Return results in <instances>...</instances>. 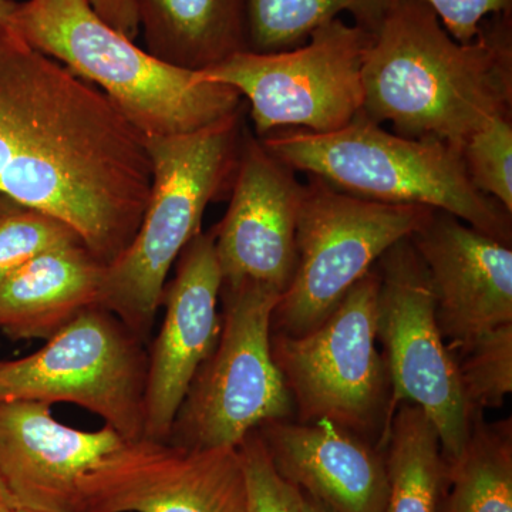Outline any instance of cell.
<instances>
[{"instance_id": "obj_10", "label": "cell", "mask_w": 512, "mask_h": 512, "mask_svg": "<svg viewBox=\"0 0 512 512\" xmlns=\"http://www.w3.org/2000/svg\"><path fill=\"white\" fill-rule=\"evenodd\" d=\"M379 286L375 265L318 328L301 336L271 330L272 356L301 423L326 419L357 434L387 413L389 373L376 346Z\"/></svg>"}, {"instance_id": "obj_33", "label": "cell", "mask_w": 512, "mask_h": 512, "mask_svg": "<svg viewBox=\"0 0 512 512\" xmlns=\"http://www.w3.org/2000/svg\"><path fill=\"white\" fill-rule=\"evenodd\" d=\"M0 512H36V511L26 510V508H22V507H9V508H5V510H2Z\"/></svg>"}, {"instance_id": "obj_19", "label": "cell", "mask_w": 512, "mask_h": 512, "mask_svg": "<svg viewBox=\"0 0 512 512\" xmlns=\"http://www.w3.org/2000/svg\"><path fill=\"white\" fill-rule=\"evenodd\" d=\"M146 50L202 72L249 50L248 0H133Z\"/></svg>"}, {"instance_id": "obj_22", "label": "cell", "mask_w": 512, "mask_h": 512, "mask_svg": "<svg viewBox=\"0 0 512 512\" xmlns=\"http://www.w3.org/2000/svg\"><path fill=\"white\" fill-rule=\"evenodd\" d=\"M392 0H248L249 50L275 53L303 45L320 26L350 13L373 33Z\"/></svg>"}, {"instance_id": "obj_8", "label": "cell", "mask_w": 512, "mask_h": 512, "mask_svg": "<svg viewBox=\"0 0 512 512\" xmlns=\"http://www.w3.org/2000/svg\"><path fill=\"white\" fill-rule=\"evenodd\" d=\"M372 33L336 18L303 45L275 53H238L202 70L249 103L255 136L285 128L326 134L348 126L365 104L363 60Z\"/></svg>"}, {"instance_id": "obj_15", "label": "cell", "mask_w": 512, "mask_h": 512, "mask_svg": "<svg viewBox=\"0 0 512 512\" xmlns=\"http://www.w3.org/2000/svg\"><path fill=\"white\" fill-rule=\"evenodd\" d=\"M409 239L429 272L451 353L512 323L511 247L439 210Z\"/></svg>"}, {"instance_id": "obj_30", "label": "cell", "mask_w": 512, "mask_h": 512, "mask_svg": "<svg viewBox=\"0 0 512 512\" xmlns=\"http://www.w3.org/2000/svg\"><path fill=\"white\" fill-rule=\"evenodd\" d=\"M302 512H332L326 505L319 503L312 495L303 493Z\"/></svg>"}, {"instance_id": "obj_1", "label": "cell", "mask_w": 512, "mask_h": 512, "mask_svg": "<svg viewBox=\"0 0 512 512\" xmlns=\"http://www.w3.org/2000/svg\"><path fill=\"white\" fill-rule=\"evenodd\" d=\"M151 188L147 137L99 87L0 26V195L62 221L107 266L136 237Z\"/></svg>"}, {"instance_id": "obj_4", "label": "cell", "mask_w": 512, "mask_h": 512, "mask_svg": "<svg viewBox=\"0 0 512 512\" xmlns=\"http://www.w3.org/2000/svg\"><path fill=\"white\" fill-rule=\"evenodd\" d=\"M261 141L293 171L336 190L363 200L448 212L511 247L512 215L478 190L461 151L446 141L389 133L363 111L333 133L285 128Z\"/></svg>"}, {"instance_id": "obj_5", "label": "cell", "mask_w": 512, "mask_h": 512, "mask_svg": "<svg viewBox=\"0 0 512 512\" xmlns=\"http://www.w3.org/2000/svg\"><path fill=\"white\" fill-rule=\"evenodd\" d=\"M245 106L211 126L147 138L153 188L136 237L104 268L100 305L134 335L150 343L167 276L202 217L222 192L231 191L244 136Z\"/></svg>"}, {"instance_id": "obj_20", "label": "cell", "mask_w": 512, "mask_h": 512, "mask_svg": "<svg viewBox=\"0 0 512 512\" xmlns=\"http://www.w3.org/2000/svg\"><path fill=\"white\" fill-rule=\"evenodd\" d=\"M387 444V494L384 512H440L446 461L436 427L412 403L393 414L383 437Z\"/></svg>"}, {"instance_id": "obj_18", "label": "cell", "mask_w": 512, "mask_h": 512, "mask_svg": "<svg viewBox=\"0 0 512 512\" xmlns=\"http://www.w3.org/2000/svg\"><path fill=\"white\" fill-rule=\"evenodd\" d=\"M104 268L83 244L37 256L0 285V333L12 342H46L100 305Z\"/></svg>"}, {"instance_id": "obj_16", "label": "cell", "mask_w": 512, "mask_h": 512, "mask_svg": "<svg viewBox=\"0 0 512 512\" xmlns=\"http://www.w3.org/2000/svg\"><path fill=\"white\" fill-rule=\"evenodd\" d=\"M114 512H248L238 447L128 440L116 454Z\"/></svg>"}, {"instance_id": "obj_7", "label": "cell", "mask_w": 512, "mask_h": 512, "mask_svg": "<svg viewBox=\"0 0 512 512\" xmlns=\"http://www.w3.org/2000/svg\"><path fill=\"white\" fill-rule=\"evenodd\" d=\"M434 208L353 197L309 177L296 227L298 264L272 313L271 330L318 328L387 249L426 224Z\"/></svg>"}, {"instance_id": "obj_32", "label": "cell", "mask_w": 512, "mask_h": 512, "mask_svg": "<svg viewBox=\"0 0 512 512\" xmlns=\"http://www.w3.org/2000/svg\"><path fill=\"white\" fill-rule=\"evenodd\" d=\"M18 208H22V207H19V205L13 204L12 201L6 200L5 197H2V195H0V215L6 214V212H10L13 210H18Z\"/></svg>"}, {"instance_id": "obj_2", "label": "cell", "mask_w": 512, "mask_h": 512, "mask_svg": "<svg viewBox=\"0 0 512 512\" xmlns=\"http://www.w3.org/2000/svg\"><path fill=\"white\" fill-rule=\"evenodd\" d=\"M363 87L367 119L461 151L493 117L511 116L512 13L460 43L426 3L392 0L367 47Z\"/></svg>"}, {"instance_id": "obj_31", "label": "cell", "mask_w": 512, "mask_h": 512, "mask_svg": "<svg viewBox=\"0 0 512 512\" xmlns=\"http://www.w3.org/2000/svg\"><path fill=\"white\" fill-rule=\"evenodd\" d=\"M15 5V0H0V26H9L10 15Z\"/></svg>"}, {"instance_id": "obj_26", "label": "cell", "mask_w": 512, "mask_h": 512, "mask_svg": "<svg viewBox=\"0 0 512 512\" xmlns=\"http://www.w3.org/2000/svg\"><path fill=\"white\" fill-rule=\"evenodd\" d=\"M248 487V512H302V491L278 473L254 430L239 443Z\"/></svg>"}, {"instance_id": "obj_13", "label": "cell", "mask_w": 512, "mask_h": 512, "mask_svg": "<svg viewBox=\"0 0 512 512\" xmlns=\"http://www.w3.org/2000/svg\"><path fill=\"white\" fill-rule=\"evenodd\" d=\"M221 286L214 231L200 232L175 262L161 302L163 323L147 349L146 439L168 440L192 380L217 346Z\"/></svg>"}, {"instance_id": "obj_14", "label": "cell", "mask_w": 512, "mask_h": 512, "mask_svg": "<svg viewBox=\"0 0 512 512\" xmlns=\"http://www.w3.org/2000/svg\"><path fill=\"white\" fill-rule=\"evenodd\" d=\"M126 441L107 424L66 426L50 404L0 403V476L26 510L82 512L90 478Z\"/></svg>"}, {"instance_id": "obj_3", "label": "cell", "mask_w": 512, "mask_h": 512, "mask_svg": "<svg viewBox=\"0 0 512 512\" xmlns=\"http://www.w3.org/2000/svg\"><path fill=\"white\" fill-rule=\"evenodd\" d=\"M9 26L33 49L99 87L147 138L211 126L245 106L234 87L178 69L134 45L90 0L16 2Z\"/></svg>"}, {"instance_id": "obj_25", "label": "cell", "mask_w": 512, "mask_h": 512, "mask_svg": "<svg viewBox=\"0 0 512 512\" xmlns=\"http://www.w3.org/2000/svg\"><path fill=\"white\" fill-rule=\"evenodd\" d=\"M464 164L478 190L512 215V120L493 117L461 148Z\"/></svg>"}, {"instance_id": "obj_17", "label": "cell", "mask_w": 512, "mask_h": 512, "mask_svg": "<svg viewBox=\"0 0 512 512\" xmlns=\"http://www.w3.org/2000/svg\"><path fill=\"white\" fill-rule=\"evenodd\" d=\"M256 431L278 473L330 511H386V461L357 434L326 419L266 421Z\"/></svg>"}, {"instance_id": "obj_11", "label": "cell", "mask_w": 512, "mask_h": 512, "mask_svg": "<svg viewBox=\"0 0 512 512\" xmlns=\"http://www.w3.org/2000/svg\"><path fill=\"white\" fill-rule=\"evenodd\" d=\"M377 340L386 352L392 384L383 437L400 403L419 406L439 433L446 464L463 453L470 436L471 413L458 379L456 360L436 318L429 272L409 238L387 249L376 262Z\"/></svg>"}, {"instance_id": "obj_27", "label": "cell", "mask_w": 512, "mask_h": 512, "mask_svg": "<svg viewBox=\"0 0 512 512\" xmlns=\"http://www.w3.org/2000/svg\"><path fill=\"white\" fill-rule=\"evenodd\" d=\"M439 16L441 25L460 43H470L490 16L512 13V0H421Z\"/></svg>"}, {"instance_id": "obj_21", "label": "cell", "mask_w": 512, "mask_h": 512, "mask_svg": "<svg viewBox=\"0 0 512 512\" xmlns=\"http://www.w3.org/2000/svg\"><path fill=\"white\" fill-rule=\"evenodd\" d=\"M511 427L474 414L463 453L446 464L440 512H512Z\"/></svg>"}, {"instance_id": "obj_9", "label": "cell", "mask_w": 512, "mask_h": 512, "mask_svg": "<svg viewBox=\"0 0 512 512\" xmlns=\"http://www.w3.org/2000/svg\"><path fill=\"white\" fill-rule=\"evenodd\" d=\"M146 346L113 312L93 306L36 352L0 360V403L74 404L124 439H143Z\"/></svg>"}, {"instance_id": "obj_28", "label": "cell", "mask_w": 512, "mask_h": 512, "mask_svg": "<svg viewBox=\"0 0 512 512\" xmlns=\"http://www.w3.org/2000/svg\"><path fill=\"white\" fill-rule=\"evenodd\" d=\"M93 9L111 28L130 40L140 33V25L133 0H90Z\"/></svg>"}, {"instance_id": "obj_29", "label": "cell", "mask_w": 512, "mask_h": 512, "mask_svg": "<svg viewBox=\"0 0 512 512\" xmlns=\"http://www.w3.org/2000/svg\"><path fill=\"white\" fill-rule=\"evenodd\" d=\"M9 507H19V504L16 503L15 497L10 493L8 485H6L2 476H0V511Z\"/></svg>"}, {"instance_id": "obj_6", "label": "cell", "mask_w": 512, "mask_h": 512, "mask_svg": "<svg viewBox=\"0 0 512 512\" xmlns=\"http://www.w3.org/2000/svg\"><path fill=\"white\" fill-rule=\"evenodd\" d=\"M279 298L261 286H221L220 339L192 380L168 443L238 447L266 421L291 416L295 404L271 349L272 313Z\"/></svg>"}, {"instance_id": "obj_12", "label": "cell", "mask_w": 512, "mask_h": 512, "mask_svg": "<svg viewBox=\"0 0 512 512\" xmlns=\"http://www.w3.org/2000/svg\"><path fill=\"white\" fill-rule=\"evenodd\" d=\"M303 187L296 171L272 156L245 126L231 201L212 231L222 288L252 285L279 295L296 264V227Z\"/></svg>"}, {"instance_id": "obj_23", "label": "cell", "mask_w": 512, "mask_h": 512, "mask_svg": "<svg viewBox=\"0 0 512 512\" xmlns=\"http://www.w3.org/2000/svg\"><path fill=\"white\" fill-rule=\"evenodd\" d=\"M456 360L458 379L471 419L484 409L503 406L512 392V323L485 333Z\"/></svg>"}, {"instance_id": "obj_24", "label": "cell", "mask_w": 512, "mask_h": 512, "mask_svg": "<svg viewBox=\"0 0 512 512\" xmlns=\"http://www.w3.org/2000/svg\"><path fill=\"white\" fill-rule=\"evenodd\" d=\"M72 244L82 241L50 215L28 208L0 215V285L37 256Z\"/></svg>"}]
</instances>
